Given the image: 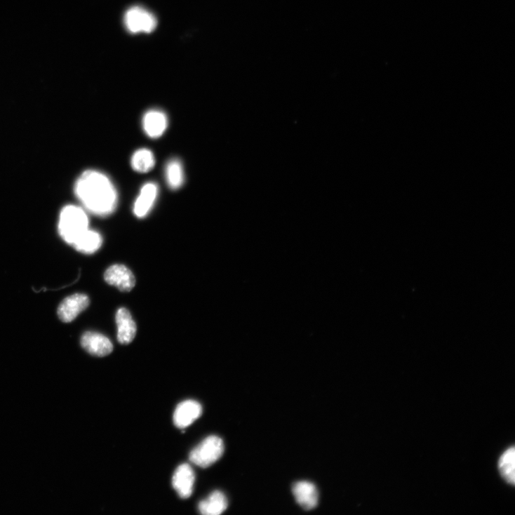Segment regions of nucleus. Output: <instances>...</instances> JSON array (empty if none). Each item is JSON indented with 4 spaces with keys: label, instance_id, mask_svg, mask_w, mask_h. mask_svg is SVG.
I'll return each mask as SVG.
<instances>
[{
    "label": "nucleus",
    "instance_id": "nucleus-10",
    "mask_svg": "<svg viewBox=\"0 0 515 515\" xmlns=\"http://www.w3.org/2000/svg\"><path fill=\"white\" fill-rule=\"evenodd\" d=\"M83 348L89 354L96 356H105L112 354L114 346L105 336L95 333H86L81 338Z\"/></svg>",
    "mask_w": 515,
    "mask_h": 515
},
{
    "label": "nucleus",
    "instance_id": "nucleus-13",
    "mask_svg": "<svg viewBox=\"0 0 515 515\" xmlns=\"http://www.w3.org/2000/svg\"><path fill=\"white\" fill-rule=\"evenodd\" d=\"M118 341L122 345L131 343L135 337L136 324L128 309L121 308L116 314Z\"/></svg>",
    "mask_w": 515,
    "mask_h": 515
},
{
    "label": "nucleus",
    "instance_id": "nucleus-14",
    "mask_svg": "<svg viewBox=\"0 0 515 515\" xmlns=\"http://www.w3.org/2000/svg\"><path fill=\"white\" fill-rule=\"evenodd\" d=\"M228 504L225 495L222 492L215 491L199 503V509L204 515H219L227 510Z\"/></svg>",
    "mask_w": 515,
    "mask_h": 515
},
{
    "label": "nucleus",
    "instance_id": "nucleus-6",
    "mask_svg": "<svg viewBox=\"0 0 515 515\" xmlns=\"http://www.w3.org/2000/svg\"><path fill=\"white\" fill-rule=\"evenodd\" d=\"M202 412V407L199 402L194 400L182 401L174 412L173 422L178 428L185 429L198 420Z\"/></svg>",
    "mask_w": 515,
    "mask_h": 515
},
{
    "label": "nucleus",
    "instance_id": "nucleus-1",
    "mask_svg": "<svg viewBox=\"0 0 515 515\" xmlns=\"http://www.w3.org/2000/svg\"><path fill=\"white\" fill-rule=\"evenodd\" d=\"M76 194L88 211L100 216L113 213L119 202L113 182L98 170H87L81 175L76 182Z\"/></svg>",
    "mask_w": 515,
    "mask_h": 515
},
{
    "label": "nucleus",
    "instance_id": "nucleus-7",
    "mask_svg": "<svg viewBox=\"0 0 515 515\" xmlns=\"http://www.w3.org/2000/svg\"><path fill=\"white\" fill-rule=\"evenodd\" d=\"M195 473L188 464L180 465L173 477V486L182 499L189 498L194 491Z\"/></svg>",
    "mask_w": 515,
    "mask_h": 515
},
{
    "label": "nucleus",
    "instance_id": "nucleus-15",
    "mask_svg": "<svg viewBox=\"0 0 515 515\" xmlns=\"http://www.w3.org/2000/svg\"><path fill=\"white\" fill-rule=\"evenodd\" d=\"M102 244L100 234L88 229L72 245L80 252L91 254L96 252Z\"/></svg>",
    "mask_w": 515,
    "mask_h": 515
},
{
    "label": "nucleus",
    "instance_id": "nucleus-11",
    "mask_svg": "<svg viewBox=\"0 0 515 515\" xmlns=\"http://www.w3.org/2000/svg\"><path fill=\"white\" fill-rule=\"evenodd\" d=\"M142 128L145 134L149 137L160 138L168 128L167 116L161 110H149L143 116Z\"/></svg>",
    "mask_w": 515,
    "mask_h": 515
},
{
    "label": "nucleus",
    "instance_id": "nucleus-5",
    "mask_svg": "<svg viewBox=\"0 0 515 515\" xmlns=\"http://www.w3.org/2000/svg\"><path fill=\"white\" fill-rule=\"evenodd\" d=\"M90 305V300L86 294L76 293L65 299L60 305L58 314L60 319L69 323L85 311Z\"/></svg>",
    "mask_w": 515,
    "mask_h": 515
},
{
    "label": "nucleus",
    "instance_id": "nucleus-16",
    "mask_svg": "<svg viewBox=\"0 0 515 515\" xmlns=\"http://www.w3.org/2000/svg\"><path fill=\"white\" fill-rule=\"evenodd\" d=\"M155 164L154 154L152 151L146 149L136 151L131 159V166L138 173H148L154 168Z\"/></svg>",
    "mask_w": 515,
    "mask_h": 515
},
{
    "label": "nucleus",
    "instance_id": "nucleus-18",
    "mask_svg": "<svg viewBox=\"0 0 515 515\" xmlns=\"http://www.w3.org/2000/svg\"><path fill=\"white\" fill-rule=\"evenodd\" d=\"M166 177L170 189H179L184 182V173L181 162L177 159L170 160L167 164Z\"/></svg>",
    "mask_w": 515,
    "mask_h": 515
},
{
    "label": "nucleus",
    "instance_id": "nucleus-9",
    "mask_svg": "<svg viewBox=\"0 0 515 515\" xmlns=\"http://www.w3.org/2000/svg\"><path fill=\"white\" fill-rule=\"evenodd\" d=\"M158 194L159 188L155 182H147L145 184L135 201L133 207L134 214L140 218L148 215L154 206Z\"/></svg>",
    "mask_w": 515,
    "mask_h": 515
},
{
    "label": "nucleus",
    "instance_id": "nucleus-8",
    "mask_svg": "<svg viewBox=\"0 0 515 515\" xmlns=\"http://www.w3.org/2000/svg\"><path fill=\"white\" fill-rule=\"evenodd\" d=\"M104 278L108 284L124 292L131 290L135 285L133 274L124 265H116L110 267L105 272Z\"/></svg>",
    "mask_w": 515,
    "mask_h": 515
},
{
    "label": "nucleus",
    "instance_id": "nucleus-4",
    "mask_svg": "<svg viewBox=\"0 0 515 515\" xmlns=\"http://www.w3.org/2000/svg\"><path fill=\"white\" fill-rule=\"evenodd\" d=\"M126 29L131 33H150L157 25V20L154 14L145 8L135 6L130 8L124 17Z\"/></svg>",
    "mask_w": 515,
    "mask_h": 515
},
{
    "label": "nucleus",
    "instance_id": "nucleus-3",
    "mask_svg": "<svg viewBox=\"0 0 515 515\" xmlns=\"http://www.w3.org/2000/svg\"><path fill=\"white\" fill-rule=\"evenodd\" d=\"M224 453L223 440L217 436H210L192 451L189 459L196 465L207 468L220 460Z\"/></svg>",
    "mask_w": 515,
    "mask_h": 515
},
{
    "label": "nucleus",
    "instance_id": "nucleus-12",
    "mask_svg": "<svg viewBox=\"0 0 515 515\" xmlns=\"http://www.w3.org/2000/svg\"><path fill=\"white\" fill-rule=\"evenodd\" d=\"M293 494L297 503L306 510L316 507L319 502V492L316 487L309 482H299L294 484Z\"/></svg>",
    "mask_w": 515,
    "mask_h": 515
},
{
    "label": "nucleus",
    "instance_id": "nucleus-17",
    "mask_svg": "<svg viewBox=\"0 0 515 515\" xmlns=\"http://www.w3.org/2000/svg\"><path fill=\"white\" fill-rule=\"evenodd\" d=\"M498 468L503 479L510 485L515 483V451L511 448L505 451L501 456Z\"/></svg>",
    "mask_w": 515,
    "mask_h": 515
},
{
    "label": "nucleus",
    "instance_id": "nucleus-2",
    "mask_svg": "<svg viewBox=\"0 0 515 515\" xmlns=\"http://www.w3.org/2000/svg\"><path fill=\"white\" fill-rule=\"evenodd\" d=\"M59 233L67 243L73 244L88 229L86 211L76 206H67L60 215Z\"/></svg>",
    "mask_w": 515,
    "mask_h": 515
}]
</instances>
